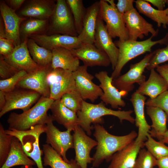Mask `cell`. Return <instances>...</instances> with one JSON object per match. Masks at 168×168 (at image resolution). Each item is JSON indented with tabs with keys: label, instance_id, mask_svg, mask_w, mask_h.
<instances>
[{
	"label": "cell",
	"instance_id": "obj_1",
	"mask_svg": "<svg viewBox=\"0 0 168 168\" xmlns=\"http://www.w3.org/2000/svg\"><path fill=\"white\" fill-rule=\"evenodd\" d=\"M93 134L97 142L96 150L93 156L92 167H98L105 160L111 161L113 155L134 140L138 133L132 131L128 134L121 136L112 135L100 124H94Z\"/></svg>",
	"mask_w": 168,
	"mask_h": 168
},
{
	"label": "cell",
	"instance_id": "obj_2",
	"mask_svg": "<svg viewBox=\"0 0 168 168\" xmlns=\"http://www.w3.org/2000/svg\"><path fill=\"white\" fill-rule=\"evenodd\" d=\"M133 110H115L108 108L102 101L97 104L88 103L83 100L81 109L77 113L78 118V125L89 136L91 135V130L94 128L91 124H102L104 121L102 117L110 115L117 117L121 123L123 120L135 123V119L131 114Z\"/></svg>",
	"mask_w": 168,
	"mask_h": 168
},
{
	"label": "cell",
	"instance_id": "obj_3",
	"mask_svg": "<svg viewBox=\"0 0 168 168\" xmlns=\"http://www.w3.org/2000/svg\"><path fill=\"white\" fill-rule=\"evenodd\" d=\"M54 101L41 96L34 106L20 114L11 113L7 120L8 129L25 131L37 125L46 124L53 119L51 115H48L47 112Z\"/></svg>",
	"mask_w": 168,
	"mask_h": 168
},
{
	"label": "cell",
	"instance_id": "obj_4",
	"mask_svg": "<svg viewBox=\"0 0 168 168\" xmlns=\"http://www.w3.org/2000/svg\"><path fill=\"white\" fill-rule=\"evenodd\" d=\"M153 37L151 36L147 39L141 41L128 40L124 41L119 40L114 42L119 49V54L116 65L111 76L113 79L120 76L123 68L131 60L146 52H152V47L156 44L168 45V32L160 40L153 41Z\"/></svg>",
	"mask_w": 168,
	"mask_h": 168
},
{
	"label": "cell",
	"instance_id": "obj_5",
	"mask_svg": "<svg viewBox=\"0 0 168 168\" xmlns=\"http://www.w3.org/2000/svg\"><path fill=\"white\" fill-rule=\"evenodd\" d=\"M46 124H38L29 129L19 131L13 129L6 130V133L17 138L21 143L26 155L35 162L38 168H44L41 159L43 153L39 146V138L41 134L45 133Z\"/></svg>",
	"mask_w": 168,
	"mask_h": 168
},
{
	"label": "cell",
	"instance_id": "obj_6",
	"mask_svg": "<svg viewBox=\"0 0 168 168\" xmlns=\"http://www.w3.org/2000/svg\"><path fill=\"white\" fill-rule=\"evenodd\" d=\"M49 21L46 35L78 36L72 13L66 0H56L54 10Z\"/></svg>",
	"mask_w": 168,
	"mask_h": 168
},
{
	"label": "cell",
	"instance_id": "obj_7",
	"mask_svg": "<svg viewBox=\"0 0 168 168\" xmlns=\"http://www.w3.org/2000/svg\"><path fill=\"white\" fill-rule=\"evenodd\" d=\"M99 16L105 22L107 31L112 38L118 37L124 41L129 40L128 30L123 16L116 7L110 5L105 0H100Z\"/></svg>",
	"mask_w": 168,
	"mask_h": 168
},
{
	"label": "cell",
	"instance_id": "obj_8",
	"mask_svg": "<svg viewBox=\"0 0 168 168\" xmlns=\"http://www.w3.org/2000/svg\"><path fill=\"white\" fill-rule=\"evenodd\" d=\"M47 80L50 88V98L54 100L60 99L65 93L77 91L72 72L71 71L50 67Z\"/></svg>",
	"mask_w": 168,
	"mask_h": 168
},
{
	"label": "cell",
	"instance_id": "obj_9",
	"mask_svg": "<svg viewBox=\"0 0 168 168\" xmlns=\"http://www.w3.org/2000/svg\"><path fill=\"white\" fill-rule=\"evenodd\" d=\"M153 54V51L147 54L138 62L131 64L127 72L113 80V85L126 96L133 89L134 84L137 83L139 86L142 85L146 81V77L143 73Z\"/></svg>",
	"mask_w": 168,
	"mask_h": 168
},
{
	"label": "cell",
	"instance_id": "obj_10",
	"mask_svg": "<svg viewBox=\"0 0 168 168\" xmlns=\"http://www.w3.org/2000/svg\"><path fill=\"white\" fill-rule=\"evenodd\" d=\"M4 93L6 103L0 111V118L13 110L20 109L23 112L27 110L41 96L35 91L17 88Z\"/></svg>",
	"mask_w": 168,
	"mask_h": 168
},
{
	"label": "cell",
	"instance_id": "obj_11",
	"mask_svg": "<svg viewBox=\"0 0 168 168\" xmlns=\"http://www.w3.org/2000/svg\"><path fill=\"white\" fill-rule=\"evenodd\" d=\"M129 35V40L137 41L142 39L149 33L153 37L158 34L159 30H155L152 24L146 21L135 8L123 15Z\"/></svg>",
	"mask_w": 168,
	"mask_h": 168
},
{
	"label": "cell",
	"instance_id": "obj_12",
	"mask_svg": "<svg viewBox=\"0 0 168 168\" xmlns=\"http://www.w3.org/2000/svg\"><path fill=\"white\" fill-rule=\"evenodd\" d=\"M87 67L84 65L80 66L72 73L76 88L82 99L93 103L103 92L99 86L92 82L94 76L88 72Z\"/></svg>",
	"mask_w": 168,
	"mask_h": 168
},
{
	"label": "cell",
	"instance_id": "obj_13",
	"mask_svg": "<svg viewBox=\"0 0 168 168\" xmlns=\"http://www.w3.org/2000/svg\"><path fill=\"white\" fill-rule=\"evenodd\" d=\"M72 135L75 160L81 168H87V164L92 162L90 156L92 149L97 145V142L87 136L79 125H77Z\"/></svg>",
	"mask_w": 168,
	"mask_h": 168
},
{
	"label": "cell",
	"instance_id": "obj_14",
	"mask_svg": "<svg viewBox=\"0 0 168 168\" xmlns=\"http://www.w3.org/2000/svg\"><path fill=\"white\" fill-rule=\"evenodd\" d=\"M53 119L46 124V144L50 145L64 160L69 161L66 155L67 151L73 148V138L71 131L67 130L64 131H60L53 124Z\"/></svg>",
	"mask_w": 168,
	"mask_h": 168
},
{
	"label": "cell",
	"instance_id": "obj_15",
	"mask_svg": "<svg viewBox=\"0 0 168 168\" xmlns=\"http://www.w3.org/2000/svg\"><path fill=\"white\" fill-rule=\"evenodd\" d=\"M95 76L100 82L99 86L103 92L100 97L101 101L106 105H110L113 109L124 107L126 103L122 97L126 96L113 85V79L108 76V72L106 71H101L96 73Z\"/></svg>",
	"mask_w": 168,
	"mask_h": 168
},
{
	"label": "cell",
	"instance_id": "obj_16",
	"mask_svg": "<svg viewBox=\"0 0 168 168\" xmlns=\"http://www.w3.org/2000/svg\"><path fill=\"white\" fill-rule=\"evenodd\" d=\"M71 50L73 55L81 60L84 65L87 67H107L111 64L106 54L96 47L94 44L82 43L79 47Z\"/></svg>",
	"mask_w": 168,
	"mask_h": 168
},
{
	"label": "cell",
	"instance_id": "obj_17",
	"mask_svg": "<svg viewBox=\"0 0 168 168\" xmlns=\"http://www.w3.org/2000/svg\"><path fill=\"white\" fill-rule=\"evenodd\" d=\"M56 1L30 0L24 4L17 13L20 17L42 20H49L55 7Z\"/></svg>",
	"mask_w": 168,
	"mask_h": 168
},
{
	"label": "cell",
	"instance_id": "obj_18",
	"mask_svg": "<svg viewBox=\"0 0 168 168\" xmlns=\"http://www.w3.org/2000/svg\"><path fill=\"white\" fill-rule=\"evenodd\" d=\"M49 68H40L27 74L17 84L16 88L35 91L44 97L50 98V88L47 80Z\"/></svg>",
	"mask_w": 168,
	"mask_h": 168
},
{
	"label": "cell",
	"instance_id": "obj_19",
	"mask_svg": "<svg viewBox=\"0 0 168 168\" xmlns=\"http://www.w3.org/2000/svg\"><path fill=\"white\" fill-rule=\"evenodd\" d=\"M1 16L3 21L6 38L11 40L15 46L21 43L19 30L22 22L27 18L20 17L4 1H0Z\"/></svg>",
	"mask_w": 168,
	"mask_h": 168
},
{
	"label": "cell",
	"instance_id": "obj_20",
	"mask_svg": "<svg viewBox=\"0 0 168 168\" xmlns=\"http://www.w3.org/2000/svg\"><path fill=\"white\" fill-rule=\"evenodd\" d=\"M95 46L104 51L109 57L113 70L116 65L119 50L109 34L104 22L98 16L97 18L94 44Z\"/></svg>",
	"mask_w": 168,
	"mask_h": 168
},
{
	"label": "cell",
	"instance_id": "obj_21",
	"mask_svg": "<svg viewBox=\"0 0 168 168\" xmlns=\"http://www.w3.org/2000/svg\"><path fill=\"white\" fill-rule=\"evenodd\" d=\"M29 38L33 39L39 45L51 51L61 47L71 50L79 47L82 43L77 36L61 34L34 35Z\"/></svg>",
	"mask_w": 168,
	"mask_h": 168
},
{
	"label": "cell",
	"instance_id": "obj_22",
	"mask_svg": "<svg viewBox=\"0 0 168 168\" xmlns=\"http://www.w3.org/2000/svg\"><path fill=\"white\" fill-rule=\"evenodd\" d=\"M27 39L15 46L13 51L10 55L3 57L7 63L19 71H24L29 73L35 71L40 67L31 57L27 47Z\"/></svg>",
	"mask_w": 168,
	"mask_h": 168
},
{
	"label": "cell",
	"instance_id": "obj_23",
	"mask_svg": "<svg viewBox=\"0 0 168 168\" xmlns=\"http://www.w3.org/2000/svg\"><path fill=\"white\" fill-rule=\"evenodd\" d=\"M146 99L145 96L136 91L130 99L135 115V124L138 128V136L135 140L142 142L147 140V135L151 129V125L147 123L145 115L144 106Z\"/></svg>",
	"mask_w": 168,
	"mask_h": 168
},
{
	"label": "cell",
	"instance_id": "obj_24",
	"mask_svg": "<svg viewBox=\"0 0 168 168\" xmlns=\"http://www.w3.org/2000/svg\"><path fill=\"white\" fill-rule=\"evenodd\" d=\"M144 142L135 140L117 152L112 156L108 168H133Z\"/></svg>",
	"mask_w": 168,
	"mask_h": 168
},
{
	"label": "cell",
	"instance_id": "obj_25",
	"mask_svg": "<svg viewBox=\"0 0 168 168\" xmlns=\"http://www.w3.org/2000/svg\"><path fill=\"white\" fill-rule=\"evenodd\" d=\"M100 9V1L93 3L86 8L83 28L77 36L82 43L94 44L96 23Z\"/></svg>",
	"mask_w": 168,
	"mask_h": 168
},
{
	"label": "cell",
	"instance_id": "obj_26",
	"mask_svg": "<svg viewBox=\"0 0 168 168\" xmlns=\"http://www.w3.org/2000/svg\"><path fill=\"white\" fill-rule=\"evenodd\" d=\"M50 110L54 121L63 125L67 130L73 131L78 125L77 113L66 107L60 99L54 100Z\"/></svg>",
	"mask_w": 168,
	"mask_h": 168
},
{
	"label": "cell",
	"instance_id": "obj_27",
	"mask_svg": "<svg viewBox=\"0 0 168 168\" xmlns=\"http://www.w3.org/2000/svg\"><path fill=\"white\" fill-rule=\"evenodd\" d=\"M168 90V84L167 82L155 69H152L150 70L148 80L140 86L136 91L152 99Z\"/></svg>",
	"mask_w": 168,
	"mask_h": 168
},
{
	"label": "cell",
	"instance_id": "obj_28",
	"mask_svg": "<svg viewBox=\"0 0 168 168\" xmlns=\"http://www.w3.org/2000/svg\"><path fill=\"white\" fill-rule=\"evenodd\" d=\"M53 57L51 68H60L72 72L79 67V60L71 50L63 48H58L52 50Z\"/></svg>",
	"mask_w": 168,
	"mask_h": 168
},
{
	"label": "cell",
	"instance_id": "obj_29",
	"mask_svg": "<svg viewBox=\"0 0 168 168\" xmlns=\"http://www.w3.org/2000/svg\"><path fill=\"white\" fill-rule=\"evenodd\" d=\"M146 111L152 123L149 133L152 137L156 138L161 141L168 130L166 114L161 109L153 106H147Z\"/></svg>",
	"mask_w": 168,
	"mask_h": 168
},
{
	"label": "cell",
	"instance_id": "obj_30",
	"mask_svg": "<svg viewBox=\"0 0 168 168\" xmlns=\"http://www.w3.org/2000/svg\"><path fill=\"white\" fill-rule=\"evenodd\" d=\"M36 165L25 152L19 140L14 137L6 161L1 168H10L16 166H32Z\"/></svg>",
	"mask_w": 168,
	"mask_h": 168
},
{
	"label": "cell",
	"instance_id": "obj_31",
	"mask_svg": "<svg viewBox=\"0 0 168 168\" xmlns=\"http://www.w3.org/2000/svg\"><path fill=\"white\" fill-rule=\"evenodd\" d=\"M44 157V166H49L51 168H81L75 159H72L67 162L49 145H43Z\"/></svg>",
	"mask_w": 168,
	"mask_h": 168
},
{
	"label": "cell",
	"instance_id": "obj_32",
	"mask_svg": "<svg viewBox=\"0 0 168 168\" xmlns=\"http://www.w3.org/2000/svg\"><path fill=\"white\" fill-rule=\"evenodd\" d=\"M49 20L34 18H28L21 23L19 33L21 42L30 36L37 34H44L49 25Z\"/></svg>",
	"mask_w": 168,
	"mask_h": 168
},
{
	"label": "cell",
	"instance_id": "obj_33",
	"mask_svg": "<svg viewBox=\"0 0 168 168\" xmlns=\"http://www.w3.org/2000/svg\"><path fill=\"white\" fill-rule=\"evenodd\" d=\"M28 49L32 58L40 68H49L52 63V51L39 45L33 39L28 38Z\"/></svg>",
	"mask_w": 168,
	"mask_h": 168
},
{
	"label": "cell",
	"instance_id": "obj_34",
	"mask_svg": "<svg viewBox=\"0 0 168 168\" xmlns=\"http://www.w3.org/2000/svg\"><path fill=\"white\" fill-rule=\"evenodd\" d=\"M135 6L138 12L157 23L158 27L162 25L165 29L168 25V17L164 10H159L153 7L146 0H137Z\"/></svg>",
	"mask_w": 168,
	"mask_h": 168
},
{
	"label": "cell",
	"instance_id": "obj_35",
	"mask_svg": "<svg viewBox=\"0 0 168 168\" xmlns=\"http://www.w3.org/2000/svg\"><path fill=\"white\" fill-rule=\"evenodd\" d=\"M72 13L76 30L78 34L81 32L86 8L84 7L82 0H66Z\"/></svg>",
	"mask_w": 168,
	"mask_h": 168
},
{
	"label": "cell",
	"instance_id": "obj_36",
	"mask_svg": "<svg viewBox=\"0 0 168 168\" xmlns=\"http://www.w3.org/2000/svg\"><path fill=\"white\" fill-rule=\"evenodd\" d=\"M147 138L144 146L156 159L168 156V147L165 143L156 141L149 133Z\"/></svg>",
	"mask_w": 168,
	"mask_h": 168
},
{
	"label": "cell",
	"instance_id": "obj_37",
	"mask_svg": "<svg viewBox=\"0 0 168 168\" xmlns=\"http://www.w3.org/2000/svg\"><path fill=\"white\" fill-rule=\"evenodd\" d=\"M1 123L0 124V167L4 164L10 152L13 136L6 133Z\"/></svg>",
	"mask_w": 168,
	"mask_h": 168
},
{
	"label": "cell",
	"instance_id": "obj_38",
	"mask_svg": "<svg viewBox=\"0 0 168 168\" xmlns=\"http://www.w3.org/2000/svg\"><path fill=\"white\" fill-rule=\"evenodd\" d=\"M60 100L66 107L77 113L80 110L83 100L77 91L65 93Z\"/></svg>",
	"mask_w": 168,
	"mask_h": 168
},
{
	"label": "cell",
	"instance_id": "obj_39",
	"mask_svg": "<svg viewBox=\"0 0 168 168\" xmlns=\"http://www.w3.org/2000/svg\"><path fill=\"white\" fill-rule=\"evenodd\" d=\"M142 148L139 152L133 168H153L156 166L157 159L147 150Z\"/></svg>",
	"mask_w": 168,
	"mask_h": 168
},
{
	"label": "cell",
	"instance_id": "obj_40",
	"mask_svg": "<svg viewBox=\"0 0 168 168\" xmlns=\"http://www.w3.org/2000/svg\"><path fill=\"white\" fill-rule=\"evenodd\" d=\"M167 61H168V45L164 48H159L153 51V54L146 68L150 70Z\"/></svg>",
	"mask_w": 168,
	"mask_h": 168
},
{
	"label": "cell",
	"instance_id": "obj_41",
	"mask_svg": "<svg viewBox=\"0 0 168 168\" xmlns=\"http://www.w3.org/2000/svg\"><path fill=\"white\" fill-rule=\"evenodd\" d=\"M28 73L25 71H19L13 76L6 79L0 80V91L7 92L16 88L19 82Z\"/></svg>",
	"mask_w": 168,
	"mask_h": 168
},
{
	"label": "cell",
	"instance_id": "obj_42",
	"mask_svg": "<svg viewBox=\"0 0 168 168\" xmlns=\"http://www.w3.org/2000/svg\"><path fill=\"white\" fill-rule=\"evenodd\" d=\"M145 105L157 107L162 110L166 113L168 121V90L154 99H148L146 101Z\"/></svg>",
	"mask_w": 168,
	"mask_h": 168
},
{
	"label": "cell",
	"instance_id": "obj_43",
	"mask_svg": "<svg viewBox=\"0 0 168 168\" xmlns=\"http://www.w3.org/2000/svg\"><path fill=\"white\" fill-rule=\"evenodd\" d=\"M19 71L13 67L4 59L3 56L0 54V77L1 79L8 78Z\"/></svg>",
	"mask_w": 168,
	"mask_h": 168
},
{
	"label": "cell",
	"instance_id": "obj_44",
	"mask_svg": "<svg viewBox=\"0 0 168 168\" xmlns=\"http://www.w3.org/2000/svg\"><path fill=\"white\" fill-rule=\"evenodd\" d=\"M15 47L11 40L5 37H0V54L4 57L9 55L13 51Z\"/></svg>",
	"mask_w": 168,
	"mask_h": 168
},
{
	"label": "cell",
	"instance_id": "obj_45",
	"mask_svg": "<svg viewBox=\"0 0 168 168\" xmlns=\"http://www.w3.org/2000/svg\"><path fill=\"white\" fill-rule=\"evenodd\" d=\"M135 2L134 0H118L116 4V8L119 12L123 16L126 13L134 8L133 4Z\"/></svg>",
	"mask_w": 168,
	"mask_h": 168
},
{
	"label": "cell",
	"instance_id": "obj_46",
	"mask_svg": "<svg viewBox=\"0 0 168 168\" xmlns=\"http://www.w3.org/2000/svg\"><path fill=\"white\" fill-rule=\"evenodd\" d=\"M25 1V0H6L5 2L9 7L16 11L21 8Z\"/></svg>",
	"mask_w": 168,
	"mask_h": 168
},
{
	"label": "cell",
	"instance_id": "obj_47",
	"mask_svg": "<svg viewBox=\"0 0 168 168\" xmlns=\"http://www.w3.org/2000/svg\"><path fill=\"white\" fill-rule=\"evenodd\" d=\"M156 68V72L165 79L168 84V63L159 65Z\"/></svg>",
	"mask_w": 168,
	"mask_h": 168
},
{
	"label": "cell",
	"instance_id": "obj_48",
	"mask_svg": "<svg viewBox=\"0 0 168 168\" xmlns=\"http://www.w3.org/2000/svg\"><path fill=\"white\" fill-rule=\"evenodd\" d=\"M156 7L158 10H163L166 4V0H146Z\"/></svg>",
	"mask_w": 168,
	"mask_h": 168
},
{
	"label": "cell",
	"instance_id": "obj_49",
	"mask_svg": "<svg viewBox=\"0 0 168 168\" xmlns=\"http://www.w3.org/2000/svg\"><path fill=\"white\" fill-rule=\"evenodd\" d=\"M156 166L158 168H168V156L157 159Z\"/></svg>",
	"mask_w": 168,
	"mask_h": 168
},
{
	"label": "cell",
	"instance_id": "obj_50",
	"mask_svg": "<svg viewBox=\"0 0 168 168\" xmlns=\"http://www.w3.org/2000/svg\"><path fill=\"white\" fill-rule=\"evenodd\" d=\"M6 103V99L4 92L0 91V110L4 107Z\"/></svg>",
	"mask_w": 168,
	"mask_h": 168
},
{
	"label": "cell",
	"instance_id": "obj_51",
	"mask_svg": "<svg viewBox=\"0 0 168 168\" xmlns=\"http://www.w3.org/2000/svg\"><path fill=\"white\" fill-rule=\"evenodd\" d=\"M164 143L168 144V130L164 134L162 139L161 141Z\"/></svg>",
	"mask_w": 168,
	"mask_h": 168
},
{
	"label": "cell",
	"instance_id": "obj_52",
	"mask_svg": "<svg viewBox=\"0 0 168 168\" xmlns=\"http://www.w3.org/2000/svg\"><path fill=\"white\" fill-rule=\"evenodd\" d=\"M105 1L110 5L113 7H116V4L114 3V0H105Z\"/></svg>",
	"mask_w": 168,
	"mask_h": 168
},
{
	"label": "cell",
	"instance_id": "obj_53",
	"mask_svg": "<svg viewBox=\"0 0 168 168\" xmlns=\"http://www.w3.org/2000/svg\"><path fill=\"white\" fill-rule=\"evenodd\" d=\"M166 4L168 6V0H166ZM166 14L168 17V7L164 10Z\"/></svg>",
	"mask_w": 168,
	"mask_h": 168
},
{
	"label": "cell",
	"instance_id": "obj_54",
	"mask_svg": "<svg viewBox=\"0 0 168 168\" xmlns=\"http://www.w3.org/2000/svg\"><path fill=\"white\" fill-rule=\"evenodd\" d=\"M19 168H33L32 166H22L21 167Z\"/></svg>",
	"mask_w": 168,
	"mask_h": 168
}]
</instances>
